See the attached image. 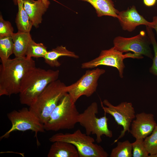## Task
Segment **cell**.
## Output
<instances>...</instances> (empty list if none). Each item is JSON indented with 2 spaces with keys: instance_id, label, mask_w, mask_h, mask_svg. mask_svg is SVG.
Wrapping results in <instances>:
<instances>
[{
  "instance_id": "cell-1",
  "label": "cell",
  "mask_w": 157,
  "mask_h": 157,
  "mask_svg": "<svg viewBox=\"0 0 157 157\" xmlns=\"http://www.w3.org/2000/svg\"><path fill=\"white\" fill-rule=\"evenodd\" d=\"M0 65V96L19 94L26 73L35 67L32 58L26 56L8 59Z\"/></svg>"
},
{
  "instance_id": "cell-2",
  "label": "cell",
  "mask_w": 157,
  "mask_h": 157,
  "mask_svg": "<svg viewBox=\"0 0 157 157\" xmlns=\"http://www.w3.org/2000/svg\"><path fill=\"white\" fill-rule=\"evenodd\" d=\"M59 74L58 70H46L35 66L29 69L22 81L20 103L30 106L49 84L58 79Z\"/></svg>"
},
{
  "instance_id": "cell-3",
  "label": "cell",
  "mask_w": 157,
  "mask_h": 157,
  "mask_svg": "<svg viewBox=\"0 0 157 157\" xmlns=\"http://www.w3.org/2000/svg\"><path fill=\"white\" fill-rule=\"evenodd\" d=\"M66 85L59 80L49 84L29 106V110L43 124L48 121L50 116L65 94Z\"/></svg>"
},
{
  "instance_id": "cell-4",
  "label": "cell",
  "mask_w": 157,
  "mask_h": 157,
  "mask_svg": "<svg viewBox=\"0 0 157 157\" xmlns=\"http://www.w3.org/2000/svg\"><path fill=\"white\" fill-rule=\"evenodd\" d=\"M75 103L66 93L51 113L47 122L44 124L45 130L57 131L74 128L78 123L80 114Z\"/></svg>"
},
{
  "instance_id": "cell-5",
  "label": "cell",
  "mask_w": 157,
  "mask_h": 157,
  "mask_svg": "<svg viewBox=\"0 0 157 157\" xmlns=\"http://www.w3.org/2000/svg\"><path fill=\"white\" fill-rule=\"evenodd\" d=\"M52 142L62 141L70 143L75 146L79 157H107L109 155L100 145L94 143L93 138L78 129L72 133H58L49 139Z\"/></svg>"
},
{
  "instance_id": "cell-6",
  "label": "cell",
  "mask_w": 157,
  "mask_h": 157,
  "mask_svg": "<svg viewBox=\"0 0 157 157\" xmlns=\"http://www.w3.org/2000/svg\"><path fill=\"white\" fill-rule=\"evenodd\" d=\"M98 113V105L97 102L91 103L82 113L79 115L78 122L85 129L88 135H95L97 143L102 142L101 137L103 135L111 138L113 133L109 129L108 125V118L104 113L103 116L98 118L96 114Z\"/></svg>"
},
{
  "instance_id": "cell-7",
  "label": "cell",
  "mask_w": 157,
  "mask_h": 157,
  "mask_svg": "<svg viewBox=\"0 0 157 157\" xmlns=\"http://www.w3.org/2000/svg\"><path fill=\"white\" fill-rule=\"evenodd\" d=\"M12 124L11 128L0 137V139L8 138L12 132L31 130L35 135L38 132H44V125L29 109L23 108L18 110H14L7 114Z\"/></svg>"
},
{
  "instance_id": "cell-8",
  "label": "cell",
  "mask_w": 157,
  "mask_h": 157,
  "mask_svg": "<svg viewBox=\"0 0 157 157\" xmlns=\"http://www.w3.org/2000/svg\"><path fill=\"white\" fill-rule=\"evenodd\" d=\"M142 56L134 53H123L115 49L113 47L110 49L102 50L97 57L89 61L82 64V69H92L101 65H105L116 68L118 70L119 77L122 78L125 66L124 60L127 58L141 59Z\"/></svg>"
},
{
  "instance_id": "cell-9",
  "label": "cell",
  "mask_w": 157,
  "mask_h": 157,
  "mask_svg": "<svg viewBox=\"0 0 157 157\" xmlns=\"http://www.w3.org/2000/svg\"><path fill=\"white\" fill-rule=\"evenodd\" d=\"M105 70L97 68L88 70L76 82L66 86V91L72 101L75 103L81 96H91L96 91L100 77L105 72Z\"/></svg>"
},
{
  "instance_id": "cell-10",
  "label": "cell",
  "mask_w": 157,
  "mask_h": 157,
  "mask_svg": "<svg viewBox=\"0 0 157 157\" xmlns=\"http://www.w3.org/2000/svg\"><path fill=\"white\" fill-rule=\"evenodd\" d=\"M101 103L104 113L112 116L117 124L123 127L120 135L113 142L116 143L124 137L127 131L129 132L131 123L135 117L134 108L129 102H123L115 106L105 99Z\"/></svg>"
},
{
  "instance_id": "cell-11",
  "label": "cell",
  "mask_w": 157,
  "mask_h": 157,
  "mask_svg": "<svg viewBox=\"0 0 157 157\" xmlns=\"http://www.w3.org/2000/svg\"><path fill=\"white\" fill-rule=\"evenodd\" d=\"M113 43L114 48L122 53L132 51L137 55L153 58L149 46L151 44V41L144 31H141L138 35L132 37L117 36L114 39Z\"/></svg>"
},
{
  "instance_id": "cell-12",
  "label": "cell",
  "mask_w": 157,
  "mask_h": 157,
  "mask_svg": "<svg viewBox=\"0 0 157 157\" xmlns=\"http://www.w3.org/2000/svg\"><path fill=\"white\" fill-rule=\"evenodd\" d=\"M129 133L135 139H144L151 134L157 125L153 114L144 112L135 115Z\"/></svg>"
},
{
  "instance_id": "cell-13",
  "label": "cell",
  "mask_w": 157,
  "mask_h": 157,
  "mask_svg": "<svg viewBox=\"0 0 157 157\" xmlns=\"http://www.w3.org/2000/svg\"><path fill=\"white\" fill-rule=\"evenodd\" d=\"M117 18L123 30L132 32L140 25L150 27L151 22L139 14L135 6L119 12Z\"/></svg>"
},
{
  "instance_id": "cell-14",
  "label": "cell",
  "mask_w": 157,
  "mask_h": 157,
  "mask_svg": "<svg viewBox=\"0 0 157 157\" xmlns=\"http://www.w3.org/2000/svg\"><path fill=\"white\" fill-rule=\"evenodd\" d=\"M23 7L31 22L35 28L41 23L42 16L49 6L42 0H22Z\"/></svg>"
},
{
  "instance_id": "cell-15",
  "label": "cell",
  "mask_w": 157,
  "mask_h": 157,
  "mask_svg": "<svg viewBox=\"0 0 157 157\" xmlns=\"http://www.w3.org/2000/svg\"><path fill=\"white\" fill-rule=\"evenodd\" d=\"M53 143L47 157H79L78 151L73 144L62 141H56Z\"/></svg>"
},
{
  "instance_id": "cell-16",
  "label": "cell",
  "mask_w": 157,
  "mask_h": 157,
  "mask_svg": "<svg viewBox=\"0 0 157 157\" xmlns=\"http://www.w3.org/2000/svg\"><path fill=\"white\" fill-rule=\"evenodd\" d=\"M62 56H67L78 58L79 56L74 52L68 50L65 47L58 46L56 48L48 51L44 58L45 63L52 67H58L61 64L58 58Z\"/></svg>"
},
{
  "instance_id": "cell-17",
  "label": "cell",
  "mask_w": 157,
  "mask_h": 157,
  "mask_svg": "<svg viewBox=\"0 0 157 157\" xmlns=\"http://www.w3.org/2000/svg\"><path fill=\"white\" fill-rule=\"evenodd\" d=\"M90 3L94 8L98 17L108 16L117 18L119 11L115 7L112 0H78Z\"/></svg>"
},
{
  "instance_id": "cell-18",
  "label": "cell",
  "mask_w": 157,
  "mask_h": 157,
  "mask_svg": "<svg viewBox=\"0 0 157 157\" xmlns=\"http://www.w3.org/2000/svg\"><path fill=\"white\" fill-rule=\"evenodd\" d=\"M12 37L14 44L13 53L15 57L26 56L28 45L32 40L30 33L18 31L13 33Z\"/></svg>"
},
{
  "instance_id": "cell-19",
  "label": "cell",
  "mask_w": 157,
  "mask_h": 157,
  "mask_svg": "<svg viewBox=\"0 0 157 157\" xmlns=\"http://www.w3.org/2000/svg\"><path fill=\"white\" fill-rule=\"evenodd\" d=\"M18 11L15 23L18 31L30 33L33 26L29 17L24 10L22 0H17Z\"/></svg>"
},
{
  "instance_id": "cell-20",
  "label": "cell",
  "mask_w": 157,
  "mask_h": 157,
  "mask_svg": "<svg viewBox=\"0 0 157 157\" xmlns=\"http://www.w3.org/2000/svg\"><path fill=\"white\" fill-rule=\"evenodd\" d=\"M109 156L110 157H132V143L127 140L117 141V146L112 149Z\"/></svg>"
},
{
  "instance_id": "cell-21",
  "label": "cell",
  "mask_w": 157,
  "mask_h": 157,
  "mask_svg": "<svg viewBox=\"0 0 157 157\" xmlns=\"http://www.w3.org/2000/svg\"><path fill=\"white\" fill-rule=\"evenodd\" d=\"M14 44L12 37H0V58L1 63L9 59L13 53Z\"/></svg>"
},
{
  "instance_id": "cell-22",
  "label": "cell",
  "mask_w": 157,
  "mask_h": 157,
  "mask_svg": "<svg viewBox=\"0 0 157 157\" xmlns=\"http://www.w3.org/2000/svg\"><path fill=\"white\" fill-rule=\"evenodd\" d=\"M47 51V47L43 43H36L32 40L28 45L26 56L29 58H44Z\"/></svg>"
},
{
  "instance_id": "cell-23",
  "label": "cell",
  "mask_w": 157,
  "mask_h": 157,
  "mask_svg": "<svg viewBox=\"0 0 157 157\" xmlns=\"http://www.w3.org/2000/svg\"><path fill=\"white\" fill-rule=\"evenodd\" d=\"M146 32L152 45L154 52L152 66L149 69V72L152 74L157 76V43L152 28L146 26Z\"/></svg>"
},
{
  "instance_id": "cell-24",
  "label": "cell",
  "mask_w": 157,
  "mask_h": 157,
  "mask_svg": "<svg viewBox=\"0 0 157 157\" xmlns=\"http://www.w3.org/2000/svg\"><path fill=\"white\" fill-rule=\"evenodd\" d=\"M144 144L149 154H157V125L151 135L144 139Z\"/></svg>"
},
{
  "instance_id": "cell-25",
  "label": "cell",
  "mask_w": 157,
  "mask_h": 157,
  "mask_svg": "<svg viewBox=\"0 0 157 157\" xmlns=\"http://www.w3.org/2000/svg\"><path fill=\"white\" fill-rule=\"evenodd\" d=\"M143 139H136L135 141L132 143V157H149L148 152L144 144Z\"/></svg>"
},
{
  "instance_id": "cell-26",
  "label": "cell",
  "mask_w": 157,
  "mask_h": 157,
  "mask_svg": "<svg viewBox=\"0 0 157 157\" xmlns=\"http://www.w3.org/2000/svg\"><path fill=\"white\" fill-rule=\"evenodd\" d=\"M13 28L11 23L8 21H5L1 15H0V37H12L13 33Z\"/></svg>"
},
{
  "instance_id": "cell-27",
  "label": "cell",
  "mask_w": 157,
  "mask_h": 157,
  "mask_svg": "<svg viewBox=\"0 0 157 157\" xmlns=\"http://www.w3.org/2000/svg\"><path fill=\"white\" fill-rule=\"evenodd\" d=\"M149 27L154 29L157 34V15L153 17L152 22H151V24Z\"/></svg>"
},
{
  "instance_id": "cell-28",
  "label": "cell",
  "mask_w": 157,
  "mask_h": 157,
  "mask_svg": "<svg viewBox=\"0 0 157 157\" xmlns=\"http://www.w3.org/2000/svg\"><path fill=\"white\" fill-rule=\"evenodd\" d=\"M156 0H143L144 4L147 6H154L156 3Z\"/></svg>"
},
{
  "instance_id": "cell-29",
  "label": "cell",
  "mask_w": 157,
  "mask_h": 157,
  "mask_svg": "<svg viewBox=\"0 0 157 157\" xmlns=\"http://www.w3.org/2000/svg\"><path fill=\"white\" fill-rule=\"evenodd\" d=\"M43 2L46 5L49 6L50 4V2L49 1V0H42ZM54 1H55V0H53Z\"/></svg>"
},
{
  "instance_id": "cell-30",
  "label": "cell",
  "mask_w": 157,
  "mask_h": 157,
  "mask_svg": "<svg viewBox=\"0 0 157 157\" xmlns=\"http://www.w3.org/2000/svg\"><path fill=\"white\" fill-rule=\"evenodd\" d=\"M149 157H157V154L149 156Z\"/></svg>"
},
{
  "instance_id": "cell-31",
  "label": "cell",
  "mask_w": 157,
  "mask_h": 157,
  "mask_svg": "<svg viewBox=\"0 0 157 157\" xmlns=\"http://www.w3.org/2000/svg\"><path fill=\"white\" fill-rule=\"evenodd\" d=\"M17 0H13V1L15 5H17Z\"/></svg>"
}]
</instances>
